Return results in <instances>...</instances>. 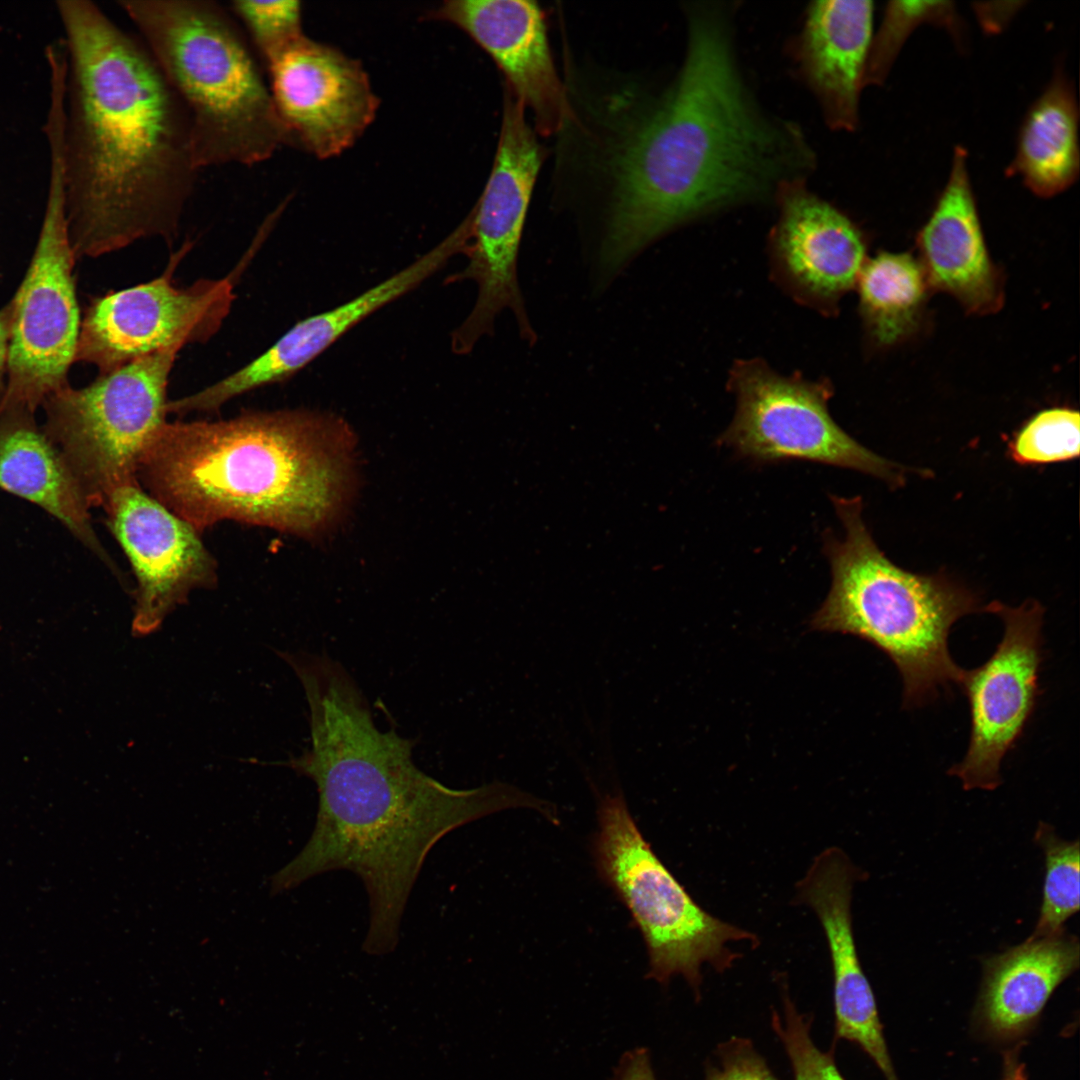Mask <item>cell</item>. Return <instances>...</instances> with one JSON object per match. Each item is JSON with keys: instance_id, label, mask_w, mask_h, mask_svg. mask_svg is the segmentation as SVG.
<instances>
[{"instance_id": "6da1fadb", "label": "cell", "mask_w": 1080, "mask_h": 1080, "mask_svg": "<svg viewBox=\"0 0 1080 1080\" xmlns=\"http://www.w3.org/2000/svg\"><path fill=\"white\" fill-rule=\"evenodd\" d=\"M309 709L310 747L287 765L318 792L316 823L300 853L273 877L282 892L331 871L363 883L369 923L362 950L393 952L411 891L435 844L492 813L528 807L547 816L551 804L494 781L454 789L412 759L414 741L381 731L347 670L320 656L297 673Z\"/></svg>"}, {"instance_id": "7a4b0ae2", "label": "cell", "mask_w": 1080, "mask_h": 1080, "mask_svg": "<svg viewBox=\"0 0 1080 1080\" xmlns=\"http://www.w3.org/2000/svg\"><path fill=\"white\" fill-rule=\"evenodd\" d=\"M734 12L724 2L686 8L681 69L620 160L601 249L608 273L681 224L776 201L816 168L802 129L767 112L753 95L737 55Z\"/></svg>"}, {"instance_id": "3957f363", "label": "cell", "mask_w": 1080, "mask_h": 1080, "mask_svg": "<svg viewBox=\"0 0 1080 1080\" xmlns=\"http://www.w3.org/2000/svg\"><path fill=\"white\" fill-rule=\"evenodd\" d=\"M66 78L63 162L69 235L98 257L178 233L197 164L187 113L141 41L90 0H58Z\"/></svg>"}, {"instance_id": "277c9868", "label": "cell", "mask_w": 1080, "mask_h": 1080, "mask_svg": "<svg viewBox=\"0 0 1080 1080\" xmlns=\"http://www.w3.org/2000/svg\"><path fill=\"white\" fill-rule=\"evenodd\" d=\"M350 440L341 419L307 410L166 422L138 482L199 532L232 520L312 536L343 506Z\"/></svg>"}, {"instance_id": "5b68a950", "label": "cell", "mask_w": 1080, "mask_h": 1080, "mask_svg": "<svg viewBox=\"0 0 1080 1080\" xmlns=\"http://www.w3.org/2000/svg\"><path fill=\"white\" fill-rule=\"evenodd\" d=\"M844 537H824L830 591L811 619L818 631L850 634L882 651L903 681V705L919 707L963 672L948 636L960 618L985 611L978 595L951 578L907 571L878 548L862 518L860 497L831 496Z\"/></svg>"}, {"instance_id": "8992f818", "label": "cell", "mask_w": 1080, "mask_h": 1080, "mask_svg": "<svg viewBox=\"0 0 1080 1080\" xmlns=\"http://www.w3.org/2000/svg\"><path fill=\"white\" fill-rule=\"evenodd\" d=\"M189 118L200 169L252 166L290 145L268 82L228 8L119 0Z\"/></svg>"}, {"instance_id": "52a82bcc", "label": "cell", "mask_w": 1080, "mask_h": 1080, "mask_svg": "<svg viewBox=\"0 0 1080 1080\" xmlns=\"http://www.w3.org/2000/svg\"><path fill=\"white\" fill-rule=\"evenodd\" d=\"M598 819L596 866L643 936L647 977L668 984L680 975L698 996L702 965L718 972L730 968L738 954L729 943L756 937L716 918L692 899L644 839L621 792L600 798Z\"/></svg>"}, {"instance_id": "ba28073f", "label": "cell", "mask_w": 1080, "mask_h": 1080, "mask_svg": "<svg viewBox=\"0 0 1080 1080\" xmlns=\"http://www.w3.org/2000/svg\"><path fill=\"white\" fill-rule=\"evenodd\" d=\"M183 344L134 359L43 403L42 426L90 509L138 482L141 459L166 423L169 376Z\"/></svg>"}, {"instance_id": "9c48e42d", "label": "cell", "mask_w": 1080, "mask_h": 1080, "mask_svg": "<svg viewBox=\"0 0 1080 1080\" xmlns=\"http://www.w3.org/2000/svg\"><path fill=\"white\" fill-rule=\"evenodd\" d=\"M540 152L525 118V107L505 85L498 148L485 188L464 219L468 228L466 267L447 282L472 280L475 304L451 334L452 351L465 355L490 334L496 316L513 312L522 339L534 344L517 278V256L529 201L540 167Z\"/></svg>"}, {"instance_id": "30bf717a", "label": "cell", "mask_w": 1080, "mask_h": 1080, "mask_svg": "<svg viewBox=\"0 0 1080 1080\" xmlns=\"http://www.w3.org/2000/svg\"><path fill=\"white\" fill-rule=\"evenodd\" d=\"M73 250L66 211L64 166L50 160L43 221L26 274L11 306L7 381L0 402L35 412L69 385L80 334Z\"/></svg>"}, {"instance_id": "8fae6325", "label": "cell", "mask_w": 1080, "mask_h": 1080, "mask_svg": "<svg viewBox=\"0 0 1080 1080\" xmlns=\"http://www.w3.org/2000/svg\"><path fill=\"white\" fill-rule=\"evenodd\" d=\"M735 416L721 443L744 458L767 463L789 459L853 469L905 484L907 468L870 451L831 417L828 383L783 376L760 360L737 362L730 378Z\"/></svg>"}, {"instance_id": "7c38bea8", "label": "cell", "mask_w": 1080, "mask_h": 1080, "mask_svg": "<svg viewBox=\"0 0 1080 1080\" xmlns=\"http://www.w3.org/2000/svg\"><path fill=\"white\" fill-rule=\"evenodd\" d=\"M94 298L81 321L75 361L100 374L166 347L205 343L222 326L235 299L233 275L177 287L172 273Z\"/></svg>"}, {"instance_id": "4fadbf2b", "label": "cell", "mask_w": 1080, "mask_h": 1080, "mask_svg": "<svg viewBox=\"0 0 1080 1080\" xmlns=\"http://www.w3.org/2000/svg\"><path fill=\"white\" fill-rule=\"evenodd\" d=\"M985 612L999 616L1004 633L993 654L963 669L958 683L969 705L970 738L964 758L948 774L965 790L991 791L1001 784V762L1022 737L1041 695L1044 607L1033 599L1018 607L992 601Z\"/></svg>"}, {"instance_id": "5bb4252c", "label": "cell", "mask_w": 1080, "mask_h": 1080, "mask_svg": "<svg viewBox=\"0 0 1080 1080\" xmlns=\"http://www.w3.org/2000/svg\"><path fill=\"white\" fill-rule=\"evenodd\" d=\"M265 66L277 113L295 145L319 159L353 146L375 120L379 99L362 64L305 34Z\"/></svg>"}, {"instance_id": "9a60e30c", "label": "cell", "mask_w": 1080, "mask_h": 1080, "mask_svg": "<svg viewBox=\"0 0 1080 1080\" xmlns=\"http://www.w3.org/2000/svg\"><path fill=\"white\" fill-rule=\"evenodd\" d=\"M102 507L136 578L135 636L158 630L193 590L216 585L217 563L200 532L144 491L139 482L115 490Z\"/></svg>"}, {"instance_id": "2e32d148", "label": "cell", "mask_w": 1080, "mask_h": 1080, "mask_svg": "<svg viewBox=\"0 0 1080 1080\" xmlns=\"http://www.w3.org/2000/svg\"><path fill=\"white\" fill-rule=\"evenodd\" d=\"M460 250L458 241L446 236L411 264L353 299L297 322L270 348L234 373L173 400L171 411L178 415L216 411L237 396L292 377L365 318L417 288Z\"/></svg>"}, {"instance_id": "e0dca14e", "label": "cell", "mask_w": 1080, "mask_h": 1080, "mask_svg": "<svg viewBox=\"0 0 1080 1080\" xmlns=\"http://www.w3.org/2000/svg\"><path fill=\"white\" fill-rule=\"evenodd\" d=\"M468 34L495 61L506 86L532 112L538 131H559L571 116L537 3L522 0H449L427 14Z\"/></svg>"}, {"instance_id": "ac0fdd59", "label": "cell", "mask_w": 1080, "mask_h": 1080, "mask_svg": "<svg viewBox=\"0 0 1080 1080\" xmlns=\"http://www.w3.org/2000/svg\"><path fill=\"white\" fill-rule=\"evenodd\" d=\"M839 848L817 855L797 884L824 930L833 971L835 1038L857 1044L886 1080H898L885 1042L873 990L861 966L852 929V888L862 874Z\"/></svg>"}, {"instance_id": "d6986e66", "label": "cell", "mask_w": 1080, "mask_h": 1080, "mask_svg": "<svg viewBox=\"0 0 1080 1080\" xmlns=\"http://www.w3.org/2000/svg\"><path fill=\"white\" fill-rule=\"evenodd\" d=\"M800 182L778 195L772 237L779 270L810 303L830 306L856 285L866 263L862 232L839 209Z\"/></svg>"}, {"instance_id": "ffe728a7", "label": "cell", "mask_w": 1080, "mask_h": 1080, "mask_svg": "<svg viewBox=\"0 0 1080 1080\" xmlns=\"http://www.w3.org/2000/svg\"><path fill=\"white\" fill-rule=\"evenodd\" d=\"M873 10V3L865 0L814 1L792 41L797 73L832 130L857 127Z\"/></svg>"}, {"instance_id": "44dd1931", "label": "cell", "mask_w": 1080, "mask_h": 1080, "mask_svg": "<svg viewBox=\"0 0 1080 1080\" xmlns=\"http://www.w3.org/2000/svg\"><path fill=\"white\" fill-rule=\"evenodd\" d=\"M917 243L929 286L953 296L968 312L1000 308V274L986 246L962 147L955 149L948 181Z\"/></svg>"}, {"instance_id": "7402d4cb", "label": "cell", "mask_w": 1080, "mask_h": 1080, "mask_svg": "<svg viewBox=\"0 0 1080 1080\" xmlns=\"http://www.w3.org/2000/svg\"><path fill=\"white\" fill-rule=\"evenodd\" d=\"M0 489L56 518L120 581L123 576L93 529L88 506L60 451L34 412L0 402Z\"/></svg>"}, {"instance_id": "603a6c76", "label": "cell", "mask_w": 1080, "mask_h": 1080, "mask_svg": "<svg viewBox=\"0 0 1080 1080\" xmlns=\"http://www.w3.org/2000/svg\"><path fill=\"white\" fill-rule=\"evenodd\" d=\"M1080 946L1065 930L1028 938L983 961L977 1016L999 1039L1024 1035L1038 1020L1055 989L1079 967Z\"/></svg>"}, {"instance_id": "cb8c5ba5", "label": "cell", "mask_w": 1080, "mask_h": 1080, "mask_svg": "<svg viewBox=\"0 0 1080 1080\" xmlns=\"http://www.w3.org/2000/svg\"><path fill=\"white\" fill-rule=\"evenodd\" d=\"M1078 110L1063 72H1057L1023 121L1009 174H1017L1036 195L1051 197L1079 174Z\"/></svg>"}, {"instance_id": "d4e9b609", "label": "cell", "mask_w": 1080, "mask_h": 1080, "mask_svg": "<svg viewBox=\"0 0 1080 1080\" xmlns=\"http://www.w3.org/2000/svg\"><path fill=\"white\" fill-rule=\"evenodd\" d=\"M856 285L876 344L893 345L916 329L929 286L919 260L907 253H879L866 261Z\"/></svg>"}, {"instance_id": "484cf974", "label": "cell", "mask_w": 1080, "mask_h": 1080, "mask_svg": "<svg viewBox=\"0 0 1080 1080\" xmlns=\"http://www.w3.org/2000/svg\"><path fill=\"white\" fill-rule=\"evenodd\" d=\"M1034 841L1045 856V878L1040 915L1030 938L1055 935L1079 911V841L1060 838L1054 828L1040 822Z\"/></svg>"}, {"instance_id": "4316f807", "label": "cell", "mask_w": 1080, "mask_h": 1080, "mask_svg": "<svg viewBox=\"0 0 1080 1080\" xmlns=\"http://www.w3.org/2000/svg\"><path fill=\"white\" fill-rule=\"evenodd\" d=\"M1079 419L1077 410L1066 407L1038 412L1009 441L1010 458L1020 465H1044L1077 458Z\"/></svg>"}, {"instance_id": "83f0119b", "label": "cell", "mask_w": 1080, "mask_h": 1080, "mask_svg": "<svg viewBox=\"0 0 1080 1080\" xmlns=\"http://www.w3.org/2000/svg\"><path fill=\"white\" fill-rule=\"evenodd\" d=\"M949 2H891L876 36L871 39L866 60L863 84H881L898 51L910 32L922 22L935 21L951 25L953 8Z\"/></svg>"}, {"instance_id": "f1b7e54d", "label": "cell", "mask_w": 1080, "mask_h": 1080, "mask_svg": "<svg viewBox=\"0 0 1080 1080\" xmlns=\"http://www.w3.org/2000/svg\"><path fill=\"white\" fill-rule=\"evenodd\" d=\"M228 9L264 63L305 34L299 1L235 0Z\"/></svg>"}, {"instance_id": "f546056e", "label": "cell", "mask_w": 1080, "mask_h": 1080, "mask_svg": "<svg viewBox=\"0 0 1080 1080\" xmlns=\"http://www.w3.org/2000/svg\"><path fill=\"white\" fill-rule=\"evenodd\" d=\"M772 1027L790 1060L794 1080H845L833 1054L822 1051L814 1043L811 1018L799 1012L786 993L782 1015L773 1013Z\"/></svg>"}, {"instance_id": "4dcf8cb0", "label": "cell", "mask_w": 1080, "mask_h": 1080, "mask_svg": "<svg viewBox=\"0 0 1080 1080\" xmlns=\"http://www.w3.org/2000/svg\"><path fill=\"white\" fill-rule=\"evenodd\" d=\"M716 1056L707 1066L705 1080H779L747 1039L731 1038L719 1046Z\"/></svg>"}, {"instance_id": "1f68e13d", "label": "cell", "mask_w": 1080, "mask_h": 1080, "mask_svg": "<svg viewBox=\"0 0 1080 1080\" xmlns=\"http://www.w3.org/2000/svg\"><path fill=\"white\" fill-rule=\"evenodd\" d=\"M611 1080H656L649 1050L637 1047L626 1051L616 1065Z\"/></svg>"}, {"instance_id": "d6a6232c", "label": "cell", "mask_w": 1080, "mask_h": 1080, "mask_svg": "<svg viewBox=\"0 0 1080 1080\" xmlns=\"http://www.w3.org/2000/svg\"><path fill=\"white\" fill-rule=\"evenodd\" d=\"M10 332L11 306L8 303L0 309V399L3 397L6 388L5 375H7Z\"/></svg>"}, {"instance_id": "836d02e7", "label": "cell", "mask_w": 1080, "mask_h": 1080, "mask_svg": "<svg viewBox=\"0 0 1080 1080\" xmlns=\"http://www.w3.org/2000/svg\"><path fill=\"white\" fill-rule=\"evenodd\" d=\"M1002 1080H1028L1025 1065L1018 1056V1050L1007 1051L1004 1055Z\"/></svg>"}]
</instances>
